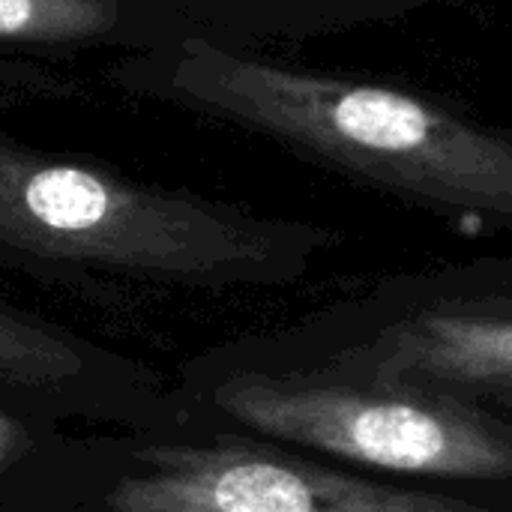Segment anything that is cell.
Returning <instances> with one entry per match:
<instances>
[{"mask_svg": "<svg viewBox=\"0 0 512 512\" xmlns=\"http://www.w3.org/2000/svg\"><path fill=\"white\" fill-rule=\"evenodd\" d=\"M111 81L267 135L435 216L512 231V138L417 93L294 69L186 36L123 57Z\"/></svg>", "mask_w": 512, "mask_h": 512, "instance_id": "cell-1", "label": "cell"}, {"mask_svg": "<svg viewBox=\"0 0 512 512\" xmlns=\"http://www.w3.org/2000/svg\"><path fill=\"white\" fill-rule=\"evenodd\" d=\"M339 243L321 225L30 147L0 120V264L24 276L81 291L282 288Z\"/></svg>", "mask_w": 512, "mask_h": 512, "instance_id": "cell-2", "label": "cell"}, {"mask_svg": "<svg viewBox=\"0 0 512 512\" xmlns=\"http://www.w3.org/2000/svg\"><path fill=\"white\" fill-rule=\"evenodd\" d=\"M0 512H498L363 480L273 441L186 420L63 435L0 480Z\"/></svg>", "mask_w": 512, "mask_h": 512, "instance_id": "cell-3", "label": "cell"}, {"mask_svg": "<svg viewBox=\"0 0 512 512\" xmlns=\"http://www.w3.org/2000/svg\"><path fill=\"white\" fill-rule=\"evenodd\" d=\"M198 423L312 450L360 468L512 483V420L447 390L363 378L333 366L273 372L219 366L186 372L177 390Z\"/></svg>", "mask_w": 512, "mask_h": 512, "instance_id": "cell-4", "label": "cell"}, {"mask_svg": "<svg viewBox=\"0 0 512 512\" xmlns=\"http://www.w3.org/2000/svg\"><path fill=\"white\" fill-rule=\"evenodd\" d=\"M0 399L57 423L174 429L180 393L135 357L0 300Z\"/></svg>", "mask_w": 512, "mask_h": 512, "instance_id": "cell-5", "label": "cell"}, {"mask_svg": "<svg viewBox=\"0 0 512 512\" xmlns=\"http://www.w3.org/2000/svg\"><path fill=\"white\" fill-rule=\"evenodd\" d=\"M333 369L423 384L465 399L512 393V300H438L330 360Z\"/></svg>", "mask_w": 512, "mask_h": 512, "instance_id": "cell-6", "label": "cell"}, {"mask_svg": "<svg viewBox=\"0 0 512 512\" xmlns=\"http://www.w3.org/2000/svg\"><path fill=\"white\" fill-rule=\"evenodd\" d=\"M123 0H0V45L72 48L111 36Z\"/></svg>", "mask_w": 512, "mask_h": 512, "instance_id": "cell-7", "label": "cell"}, {"mask_svg": "<svg viewBox=\"0 0 512 512\" xmlns=\"http://www.w3.org/2000/svg\"><path fill=\"white\" fill-rule=\"evenodd\" d=\"M63 435V423L0 399V480L30 465Z\"/></svg>", "mask_w": 512, "mask_h": 512, "instance_id": "cell-8", "label": "cell"}, {"mask_svg": "<svg viewBox=\"0 0 512 512\" xmlns=\"http://www.w3.org/2000/svg\"><path fill=\"white\" fill-rule=\"evenodd\" d=\"M492 402H495V411H501L504 417H510L512 420V393H501V396H495Z\"/></svg>", "mask_w": 512, "mask_h": 512, "instance_id": "cell-9", "label": "cell"}, {"mask_svg": "<svg viewBox=\"0 0 512 512\" xmlns=\"http://www.w3.org/2000/svg\"><path fill=\"white\" fill-rule=\"evenodd\" d=\"M510 300H512V297H510Z\"/></svg>", "mask_w": 512, "mask_h": 512, "instance_id": "cell-10", "label": "cell"}]
</instances>
